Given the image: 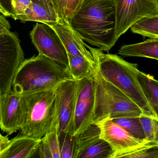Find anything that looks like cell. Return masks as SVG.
<instances>
[{"label":"cell","instance_id":"1","mask_svg":"<svg viewBox=\"0 0 158 158\" xmlns=\"http://www.w3.org/2000/svg\"><path fill=\"white\" fill-rule=\"evenodd\" d=\"M70 25L84 41L109 52L118 40L114 0H85Z\"/></svg>","mask_w":158,"mask_h":158},{"label":"cell","instance_id":"17","mask_svg":"<svg viewBox=\"0 0 158 158\" xmlns=\"http://www.w3.org/2000/svg\"><path fill=\"white\" fill-rule=\"evenodd\" d=\"M15 20H20L23 23L28 21L42 23L59 22V17L55 13L41 5L35 4L32 2L24 12L21 15L15 16Z\"/></svg>","mask_w":158,"mask_h":158},{"label":"cell","instance_id":"25","mask_svg":"<svg viewBox=\"0 0 158 158\" xmlns=\"http://www.w3.org/2000/svg\"><path fill=\"white\" fill-rule=\"evenodd\" d=\"M146 139L158 142V119L145 115L139 117Z\"/></svg>","mask_w":158,"mask_h":158},{"label":"cell","instance_id":"4","mask_svg":"<svg viewBox=\"0 0 158 158\" xmlns=\"http://www.w3.org/2000/svg\"><path fill=\"white\" fill-rule=\"evenodd\" d=\"M94 84L92 123L108 116L113 119L139 117L144 115L131 99L100 74L95 65Z\"/></svg>","mask_w":158,"mask_h":158},{"label":"cell","instance_id":"29","mask_svg":"<svg viewBox=\"0 0 158 158\" xmlns=\"http://www.w3.org/2000/svg\"><path fill=\"white\" fill-rule=\"evenodd\" d=\"M31 1L33 3L41 5V6L47 8L49 10L56 14L51 0H31Z\"/></svg>","mask_w":158,"mask_h":158},{"label":"cell","instance_id":"13","mask_svg":"<svg viewBox=\"0 0 158 158\" xmlns=\"http://www.w3.org/2000/svg\"><path fill=\"white\" fill-rule=\"evenodd\" d=\"M53 28L61 40L67 54L84 57L94 63L92 53L86 44L70 25L60 22L45 23Z\"/></svg>","mask_w":158,"mask_h":158},{"label":"cell","instance_id":"14","mask_svg":"<svg viewBox=\"0 0 158 158\" xmlns=\"http://www.w3.org/2000/svg\"><path fill=\"white\" fill-rule=\"evenodd\" d=\"M41 138L21 135L10 140L0 152V158H34Z\"/></svg>","mask_w":158,"mask_h":158},{"label":"cell","instance_id":"23","mask_svg":"<svg viewBox=\"0 0 158 158\" xmlns=\"http://www.w3.org/2000/svg\"><path fill=\"white\" fill-rule=\"evenodd\" d=\"M112 120L134 137L139 139H145L139 117L114 118Z\"/></svg>","mask_w":158,"mask_h":158},{"label":"cell","instance_id":"31","mask_svg":"<svg viewBox=\"0 0 158 158\" xmlns=\"http://www.w3.org/2000/svg\"><path fill=\"white\" fill-rule=\"evenodd\" d=\"M8 136H4L0 133V152L3 151L10 143V140Z\"/></svg>","mask_w":158,"mask_h":158},{"label":"cell","instance_id":"5","mask_svg":"<svg viewBox=\"0 0 158 158\" xmlns=\"http://www.w3.org/2000/svg\"><path fill=\"white\" fill-rule=\"evenodd\" d=\"M22 97L24 122L21 134L42 138L55 122V88Z\"/></svg>","mask_w":158,"mask_h":158},{"label":"cell","instance_id":"11","mask_svg":"<svg viewBox=\"0 0 158 158\" xmlns=\"http://www.w3.org/2000/svg\"><path fill=\"white\" fill-rule=\"evenodd\" d=\"M77 80L69 79L61 82L55 88V122L58 134L72 136L74 111Z\"/></svg>","mask_w":158,"mask_h":158},{"label":"cell","instance_id":"22","mask_svg":"<svg viewBox=\"0 0 158 158\" xmlns=\"http://www.w3.org/2000/svg\"><path fill=\"white\" fill-rule=\"evenodd\" d=\"M131 31L151 39L158 38V15L138 20L130 27Z\"/></svg>","mask_w":158,"mask_h":158},{"label":"cell","instance_id":"10","mask_svg":"<svg viewBox=\"0 0 158 158\" xmlns=\"http://www.w3.org/2000/svg\"><path fill=\"white\" fill-rule=\"evenodd\" d=\"M30 37L40 54L69 69L67 52L53 28L46 24L37 23L30 32Z\"/></svg>","mask_w":158,"mask_h":158},{"label":"cell","instance_id":"19","mask_svg":"<svg viewBox=\"0 0 158 158\" xmlns=\"http://www.w3.org/2000/svg\"><path fill=\"white\" fill-rule=\"evenodd\" d=\"M138 79L148 102L156 114L158 111V82L153 76L138 70Z\"/></svg>","mask_w":158,"mask_h":158},{"label":"cell","instance_id":"21","mask_svg":"<svg viewBox=\"0 0 158 158\" xmlns=\"http://www.w3.org/2000/svg\"><path fill=\"white\" fill-rule=\"evenodd\" d=\"M69 70L71 76L75 80L81 79L90 74L94 70V63L83 56L67 54Z\"/></svg>","mask_w":158,"mask_h":158},{"label":"cell","instance_id":"20","mask_svg":"<svg viewBox=\"0 0 158 158\" xmlns=\"http://www.w3.org/2000/svg\"><path fill=\"white\" fill-rule=\"evenodd\" d=\"M59 22L70 25L73 16L81 8L85 0H51Z\"/></svg>","mask_w":158,"mask_h":158},{"label":"cell","instance_id":"30","mask_svg":"<svg viewBox=\"0 0 158 158\" xmlns=\"http://www.w3.org/2000/svg\"><path fill=\"white\" fill-rule=\"evenodd\" d=\"M0 7L8 13H12L13 12L12 0H0Z\"/></svg>","mask_w":158,"mask_h":158},{"label":"cell","instance_id":"3","mask_svg":"<svg viewBox=\"0 0 158 158\" xmlns=\"http://www.w3.org/2000/svg\"><path fill=\"white\" fill-rule=\"evenodd\" d=\"M73 78L69 69L39 54L24 60L15 72L12 87L15 92L25 95L55 88Z\"/></svg>","mask_w":158,"mask_h":158},{"label":"cell","instance_id":"16","mask_svg":"<svg viewBox=\"0 0 158 158\" xmlns=\"http://www.w3.org/2000/svg\"><path fill=\"white\" fill-rule=\"evenodd\" d=\"M118 54L123 57H138L158 60V38L147 40L141 43L122 46Z\"/></svg>","mask_w":158,"mask_h":158},{"label":"cell","instance_id":"27","mask_svg":"<svg viewBox=\"0 0 158 158\" xmlns=\"http://www.w3.org/2000/svg\"><path fill=\"white\" fill-rule=\"evenodd\" d=\"M31 2V0H12L15 16L23 14Z\"/></svg>","mask_w":158,"mask_h":158},{"label":"cell","instance_id":"6","mask_svg":"<svg viewBox=\"0 0 158 158\" xmlns=\"http://www.w3.org/2000/svg\"><path fill=\"white\" fill-rule=\"evenodd\" d=\"M93 123L99 129L100 138L106 141L112 150L109 158H123L127 153L142 147H158V142L134 137L109 116Z\"/></svg>","mask_w":158,"mask_h":158},{"label":"cell","instance_id":"12","mask_svg":"<svg viewBox=\"0 0 158 158\" xmlns=\"http://www.w3.org/2000/svg\"><path fill=\"white\" fill-rule=\"evenodd\" d=\"M24 122L22 95L11 89L0 96V128L9 135L21 129Z\"/></svg>","mask_w":158,"mask_h":158},{"label":"cell","instance_id":"26","mask_svg":"<svg viewBox=\"0 0 158 158\" xmlns=\"http://www.w3.org/2000/svg\"><path fill=\"white\" fill-rule=\"evenodd\" d=\"M59 135L60 158H73L74 137L72 136L68 133H61Z\"/></svg>","mask_w":158,"mask_h":158},{"label":"cell","instance_id":"32","mask_svg":"<svg viewBox=\"0 0 158 158\" xmlns=\"http://www.w3.org/2000/svg\"><path fill=\"white\" fill-rule=\"evenodd\" d=\"M0 14H1L2 15L5 16V17H10V16H9V15L7 13V12H5V10L1 7H0Z\"/></svg>","mask_w":158,"mask_h":158},{"label":"cell","instance_id":"15","mask_svg":"<svg viewBox=\"0 0 158 158\" xmlns=\"http://www.w3.org/2000/svg\"><path fill=\"white\" fill-rule=\"evenodd\" d=\"M60 158L58 127L54 122L51 129L41 138L34 158Z\"/></svg>","mask_w":158,"mask_h":158},{"label":"cell","instance_id":"8","mask_svg":"<svg viewBox=\"0 0 158 158\" xmlns=\"http://www.w3.org/2000/svg\"><path fill=\"white\" fill-rule=\"evenodd\" d=\"M94 89V70L86 76L77 80L72 136L82 133L92 124Z\"/></svg>","mask_w":158,"mask_h":158},{"label":"cell","instance_id":"7","mask_svg":"<svg viewBox=\"0 0 158 158\" xmlns=\"http://www.w3.org/2000/svg\"><path fill=\"white\" fill-rule=\"evenodd\" d=\"M24 60L17 35L12 32L0 35V96L11 90L15 72Z\"/></svg>","mask_w":158,"mask_h":158},{"label":"cell","instance_id":"28","mask_svg":"<svg viewBox=\"0 0 158 158\" xmlns=\"http://www.w3.org/2000/svg\"><path fill=\"white\" fill-rule=\"evenodd\" d=\"M11 26L6 17L0 14V35L11 33Z\"/></svg>","mask_w":158,"mask_h":158},{"label":"cell","instance_id":"9","mask_svg":"<svg viewBox=\"0 0 158 158\" xmlns=\"http://www.w3.org/2000/svg\"><path fill=\"white\" fill-rule=\"evenodd\" d=\"M117 40L138 20L158 15V0H114Z\"/></svg>","mask_w":158,"mask_h":158},{"label":"cell","instance_id":"24","mask_svg":"<svg viewBox=\"0 0 158 158\" xmlns=\"http://www.w3.org/2000/svg\"><path fill=\"white\" fill-rule=\"evenodd\" d=\"M112 152L110 145L100 138L85 150L79 158H109Z\"/></svg>","mask_w":158,"mask_h":158},{"label":"cell","instance_id":"2","mask_svg":"<svg viewBox=\"0 0 158 158\" xmlns=\"http://www.w3.org/2000/svg\"><path fill=\"white\" fill-rule=\"evenodd\" d=\"M86 47L92 53L94 65L100 74L131 99L146 116L158 119L145 97L138 79V64L116 54L104 53L98 48Z\"/></svg>","mask_w":158,"mask_h":158},{"label":"cell","instance_id":"18","mask_svg":"<svg viewBox=\"0 0 158 158\" xmlns=\"http://www.w3.org/2000/svg\"><path fill=\"white\" fill-rule=\"evenodd\" d=\"M100 130L97 125L91 124L84 131L74 137L73 158L79 156L91 145L99 140Z\"/></svg>","mask_w":158,"mask_h":158}]
</instances>
